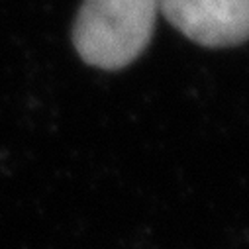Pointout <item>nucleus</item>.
<instances>
[{
	"label": "nucleus",
	"mask_w": 249,
	"mask_h": 249,
	"mask_svg": "<svg viewBox=\"0 0 249 249\" xmlns=\"http://www.w3.org/2000/svg\"><path fill=\"white\" fill-rule=\"evenodd\" d=\"M161 0H85L73 41L85 63L116 71L136 61L149 45Z\"/></svg>",
	"instance_id": "1"
},
{
	"label": "nucleus",
	"mask_w": 249,
	"mask_h": 249,
	"mask_svg": "<svg viewBox=\"0 0 249 249\" xmlns=\"http://www.w3.org/2000/svg\"><path fill=\"white\" fill-rule=\"evenodd\" d=\"M161 14L204 47H233L249 39V0H161Z\"/></svg>",
	"instance_id": "2"
}]
</instances>
